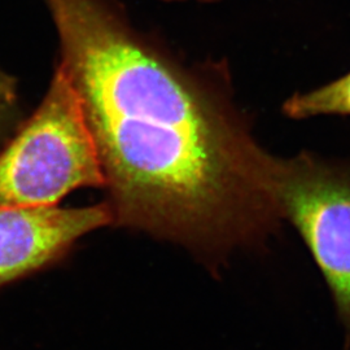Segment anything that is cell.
I'll list each match as a JSON object with an SVG mask.
<instances>
[{"label":"cell","mask_w":350,"mask_h":350,"mask_svg":"<svg viewBox=\"0 0 350 350\" xmlns=\"http://www.w3.org/2000/svg\"><path fill=\"white\" fill-rule=\"evenodd\" d=\"M99 154L113 225L219 266L282 221L274 156L228 88L138 34L109 0H46Z\"/></svg>","instance_id":"obj_1"},{"label":"cell","mask_w":350,"mask_h":350,"mask_svg":"<svg viewBox=\"0 0 350 350\" xmlns=\"http://www.w3.org/2000/svg\"><path fill=\"white\" fill-rule=\"evenodd\" d=\"M82 187H105V178L78 96L57 68L37 112L0 153V208L56 206Z\"/></svg>","instance_id":"obj_2"},{"label":"cell","mask_w":350,"mask_h":350,"mask_svg":"<svg viewBox=\"0 0 350 350\" xmlns=\"http://www.w3.org/2000/svg\"><path fill=\"white\" fill-rule=\"evenodd\" d=\"M271 173L279 215L309 247L350 336V163L301 152L274 157Z\"/></svg>","instance_id":"obj_3"},{"label":"cell","mask_w":350,"mask_h":350,"mask_svg":"<svg viewBox=\"0 0 350 350\" xmlns=\"http://www.w3.org/2000/svg\"><path fill=\"white\" fill-rule=\"evenodd\" d=\"M113 225L109 204L0 208V287L60 261L77 240Z\"/></svg>","instance_id":"obj_4"},{"label":"cell","mask_w":350,"mask_h":350,"mask_svg":"<svg viewBox=\"0 0 350 350\" xmlns=\"http://www.w3.org/2000/svg\"><path fill=\"white\" fill-rule=\"evenodd\" d=\"M283 113L293 120L318 116H350V72L309 92L291 96Z\"/></svg>","instance_id":"obj_5"},{"label":"cell","mask_w":350,"mask_h":350,"mask_svg":"<svg viewBox=\"0 0 350 350\" xmlns=\"http://www.w3.org/2000/svg\"><path fill=\"white\" fill-rule=\"evenodd\" d=\"M17 88L12 77L0 70V140L12 127L17 117Z\"/></svg>","instance_id":"obj_6"},{"label":"cell","mask_w":350,"mask_h":350,"mask_svg":"<svg viewBox=\"0 0 350 350\" xmlns=\"http://www.w3.org/2000/svg\"><path fill=\"white\" fill-rule=\"evenodd\" d=\"M163 1H183V0H163ZM198 1H201V3H212V1H215V0H198Z\"/></svg>","instance_id":"obj_7"}]
</instances>
